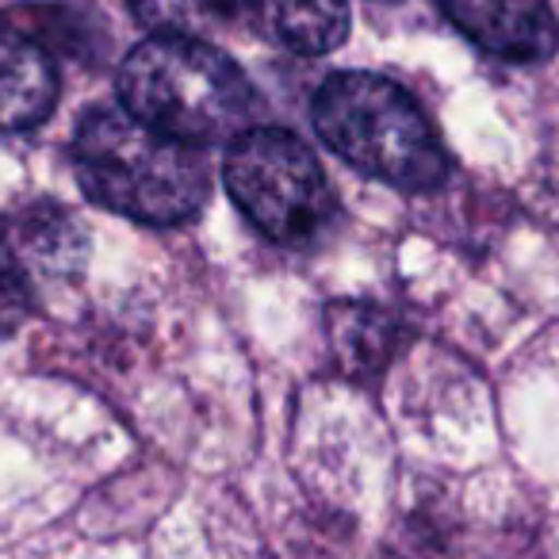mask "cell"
I'll return each instance as SVG.
<instances>
[{
	"instance_id": "obj_2",
	"label": "cell",
	"mask_w": 559,
	"mask_h": 559,
	"mask_svg": "<svg viewBox=\"0 0 559 559\" xmlns=\"http://www.w3.org/2000/svg\"><path fill=\"white\" fill-rule=\"evenodd\" d=\"M119 100L142 123L192 146L238 139L257 111V93L238 62L192 35L139 43L119 70Z\"/></svg>"
},
{
	"instance_id": "obj_5",
	"label": "cell",
	"mask_w": 559,
	"mask_h": 559,
	"mask_svg": "<svg viewBox=\"0 0 559 559\" xmlns=\"http://www.w3.org/2000/svg\"><path fill=\"white\" fill-rule=\"evenodd\" d=\"M460 35L506 62H544L559 50V20L544 0H437Z\"/></svg>"
},
{
	"instance_id": "obj_8",
	"label": "cell",
	"mask_w": 559,
	"mask_h": 559,
	"mask_svg": "<svg viewBox=\"0 0 559 559\" xmlns=\"http://www.w3.org/2000/svg\"><path fill=\"white\" fill-rule=\"evenodd\" d=\"M241 16L296 55H330L349 35L345 0H241Z\"/></svg>"
},
{
	"instance_id": "obj_9",
	"label": "cell",
	"mask_w": 559,
	"mask_h": 559,
	"mask_svg": "<svg viewBox=\"0 0 559 559\" xmlns=\"http://www.w3.org/2000/svg\"><path fill=\"white\" fill-rule=\"evenodd\" d=\"M326 330L342 372L357 380L380 376L403 342V322L395 314L376 304H353V299L330 307Z\"/></svg>"
},
{
	"instance_id": "obj_4",
	"label": "cell",
	"mask_w": 559,
	"mask_h": 559,
	"mask_svg": "<svg viewBox=\"0 0 559 559\" xmlns=\"http://www.w3.org/2000/svg\"><path fill=\"white\" fill-rule=\"evenodd\" d=\"M223 180L241 215L280 246H311L334 218L319 157L284 127H246L230 139Z\"/></svg>"
},
{
	"instance_id": "obj_3",
	"label": "cell",
	"mask_w": 559,
	"mask_h": 559,
	"mask_svg": "<svg viewBox=\"0 0 559 559\" xmlns=\"http://www.w3.org/2000/svg\"><path fill=\"white\" fill-rule=\"evenodd\" d=\"M322 142L353 169L403 192H433L449 177V150L406 88L380 73H337L314 96Z\"/></svg>"
},
{
	"instance_id": "obj_7",
	"label": "cell",
	"mask_w": 559,
	"mask_h": 559,
	"mask_svg": "<svg viewBox=\"0 0 559 559\" xmlns=\"http://www.w3.org/2000/svg\"><path fill=\"white\" fill-rule=\"evenodd\" d=\"M58 73L39 43L0 27V134L32 131L55 111Z\"/></svg>"
},
{
	"instance_id": "obj_6",
	"label": "cell",
	"mask_w": 559,
	"mask_h": 559,
	"mask_svg": "<svg viewBox=\"0 0 559 559\" xmlns=\"http://www.w3.org/2000/svg\"><path fill=\"white\" fill-rule=\"evenodd\" d=\"M0 246L9 249L12 261L27 272V280L78 276L88 253V238L81 230V223L58 203H32V207L16 211L4 223Z\"/></svg>"
},
{
	"instance_id": "obj_1",
	"label": "cell",
	"mask_w": 559,
	"mask_h": 559,
	"mask_svg": "<svg viewBox=\"0 0 559 559\" xmlns=\"http://www.w3.org/2000/svg\"><path fill=\"white\" fill-rule=\"evenodd\" d=\"M73 173L93 203L142 226H180L211 192L207 157L142 123L127 108H96L73 134Z\"/></svg>"
},
{
	"instance_id": "obj_10",
	"label": "cell",
	"mask_w": 559,
	"mask_h": 559,
	"mask_svg": "<svg viewBox=\"0 0 559 559\" xmlns=\"http://www.w3.org/2000/svg\"><path fill=\"white\" fill-rule=\"evenodd\" d=\"M131 9L142 24L154 27V35L203 39L241 16V0H131Z\"/></svg>"
},
{
	"instance_id": "obj_11",
	"label": "cell",
	"mask_w": 559,
	"mask_h": 559,
	"mask_svg": "<svg viewBox=\"0 0 559 559\" xmlns=\"http://www.w3.org/2000/svg\"><path fill=\"white\" fill-rule=\"evenodd\" d=\"M27 314H32V280L0 246V337L16 334Z\"/></svg>"
}]
</instances>
